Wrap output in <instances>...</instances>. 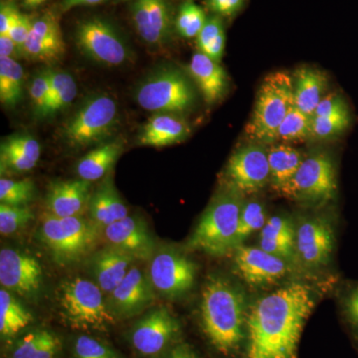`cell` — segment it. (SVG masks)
Returning a JSON list of instances; mask_svg holds the SVG:
<instances>
[{
	"mask_svg": "<svg viewBox=\"0 0 358 358\" xmlns=\"http://www.w3.org/2000/svg\"><path fill=\"white\" fill-rule=\"evenodd\" d=\"M280 192L289 199L308 204H324L331 201L336 192L333 160L324 152L303 159L294 178Z\"/></svg>",
	"mask_w": 358,
	"mask_h": 358,
	"instance_id": "obj_9",
	"label": "cell"
},
{
	"mask_svg": "<svg viewBox=\"0 0 358 358\" xmlns=\"http://www.w3.org/2000/svg\"><path fill=\"white\" fill-rule=\"evenodd\" d=\"M58 350V339L49 331H43V338L36 358H54Z\"/></svg>",
	"mask_w": 358,
	"mask_h": 358,
	"instance_id": "obj_50",
	"label": "cell"
},
{
	"mask_svg": "<svg viewBox=\"0 0 358 358\" xmlns=\"http://www.w3.org/2000/svg\"><path fill=\"white\" fill-rule=\"evenodd\" d=\"M0 148L22 155L38 164L41 148L38 141L29 134H14L1 141Z\"/></svg>",
	"mask_w": 358,
	"mask_h": 358,
	"instance_id": "obj_39",
	"label": "cell"
},
{
	"mask_svg": "<svg viewBox=\"0 0 358 358\" xmlns=\"http://www.w3.org/2000/svg\"><path fill=\"white\" fill-rule=\"evenodd\" d=\"M155 292L148 275L133 266L119 286L108 296V305L110 312L119 317H134L154 303Z\"/></svg>",
	"mask_w": 358,
	"mask_h": 358,
	"instance_id": "obj_18",
	"label": "cell"
},
{
	"mask_svg": "<svg viewBox=\"0 0 358 358\" xmlns=\"http://www.w3.org/2000/svg\"><path fill=\"white\" fill-rule=\"evenodd\" d=\"M92 182L82 178L50 183L46 196L49 214L58 218L80 217L88 211Z\"/></svg>",
	"mask_w": 358,
	"mask_h": 358,
	"instance_id": "obj_20",
	"label": "cell"
},
{
	"mask_svg": "<svg viewBox=\"0 0 358 358\" xmlns=\"http://www.w3.org/2000/svg\"><path fill=\"white\" fill-rule=\"evenodd\" d=\"M164 358H199L196 352L188 343H181L169 350Z\"/></svg>",
	"mask_w": 358,
	"mask_h": 358,
	"instance_id": "obj_52",
	"label": "cell"
},
{
	"mask_svg": "<svg viewBox=\"0 0 358 358\" xmlns=\"http://www.w3.org/2000/svg\"><path fill=\"white\" fill-rule=\"evenodd\" d=\"M206 20L203 9L192 0H188L180 6L176 16V31L185 38H197Z\"/></svg>",
	"mask_w": 358,
	"mask_h": 358,
	"instance_id": "obj_34",
	"label": "cell"
},
{
	"mask_svg": "<svg viewBox=\"0 0 358 358\" xmlns=\"http://www.w3.org/2000/svg\"><path fill=\"white\" fill-rule=\"evenodd\" d=\"M43 272L34 257L15 249L0 251V284L10 293L26 299L39 294Z\"/></svg>",
	"mask_w": 358,
	"mask_h": 358,
	"instance_id": "obj_12",
	"label": "cell"
},
{
	"mask_svg": "<svg viewBox=\"0 0 358 358\" xmlns=\"http://www.w3.org/2000/svg\"><path fill=\"white\" fill-rule=\"evenodd\" d=\"M270 180L278 192H281L301 166L303 155L288 143L274 145L268 152Z\"/></svg>",
	"mask_w": 358,
	"mask_h": 358,
	"instance_id": "obj_28",
	"label": "cell"
},
{
	"mask_svg": "<svg viewBox=\"0 0 358 358\" xmlns=\"http://www.w3.org/2000/svg\"><path fill=\"white\" fill-rule=\"evenodd\" d=\"M294 106V79L286 72L271 73L264 79L247 131L263 143L277 140L278 131Z\"/></svg>",
	"mask_w": 358,
	"mask_h": 358,
	"instance_id": "obj_5",
	"label": "cell"
},
{
	"mask_svg": "<svg viewBox=\"0 0 358 358\" xmlns=\"http://www.w3.org/2000/svg\"><path fill=\"white\" fill-rule=\"evenodd\" d=\"M133 20L136 32L143 41L160 45L171 32V9L167 0H134Z\"/></svg>",
	"mask_w": 358,
	"mask_h": 358,
	"instance_id": "obj_21",
	"label": "cell"
},
{
	"mask_svg": "<svg viewBox=\"0 0 358 358\" xmlns=\"http://www.w3.org/2000/svg\"><path fill=\"white\" fill-rule=\"evenodd\" d=\"M24 71L13 58L0 56V101L6 107L13 108L22 101Z\"/></svg>",
	"mask_w": 358,
	"mask_h": 358,
	"instance_id": "obj_29",
	"label": "cell"
},
{
	"mask_svg": "<svg viewBox=\"0 0 358 358\" xmlns=\"http://www.w3.org/2000/svg\"><path fill=\"white\" fill-rule=\"evenodd\" d=\"M196 274L195 263L178 250L162 248L150 259V282L155 291L169 300H176L189 293Z\"/></svg>",
	"mask_w": 358,
	"mask_h": 358,
	"instance_id": "obj_10",
	"label": "cell"
},
{
	"mask_svg": "<svg viewBox=\"0 0 358 358\" xmlns=\"http://www.w3.org/2000/svg\"><path fill=\"white\" fill-rule=\"evenodd\" d=\"M100 229L83 216L58 218L47 213L40 236L54 261L66 266L81 261L95 248Z\"/></svg>",
	"mask_w": 358,
	"mask_h": 358,
	"instance_id": "obj_4",
	"label": "cell"
},
{
	"mask_svg": "<svg viewBox=\"0 0 358 358\" xmlns=\"http://www.w3.org/2000/svg\"><path fill=\"white\" fill-rule=\"evenodd\" d=\"M46 1H48V0H23V4H24L26 8L35 9L41 6Z\"/></svg>",
	"mask_w": 358,
	"mask_h": 358,
	"instance_id": "obj_54",
	"label": "cell"
},
{
	"mask_svg": "<svg viewBox=\"0 0 358 358\" xmlns=\"http://www.w3.org/2000/svg\"><path fill=\"white\" fill-rule=\"evenodd\" d=\"M136 100L148 112L176 115L192 109L195 92L192 82L182 72L173 68H162L140 85L136 92Z\"/></svg>",
	"mask_w": 358,
	"mask_h": 358,
	"instance_id": "obj_8",
	"label": "cell"
},
{
	"mask_svg": "<svg viewBox=\"0 0 358 358\" xmlns=\"http://www.w3.org/2000/svg\"><path fill=\"white\" fill-rule=\"evenodd\" d=\"M74 358H120L117 353L98 339L81 336L74 343Z\"/></svg>",
	"mask_w": 358,
	"mask_h": 358,
	"instance_id": "obj_40",
	"label": "cell"
},
{
	"mask_svg": "<svg viewBox=\"0 0 358 358\" xmlns=\"http://www.w3.org/2000/svg\"><path fill=\"white\" fill-rule=\"evenodd\" d=\"M343 313H345L348 324L358 334V286L355 287L346 294L343 303Z\"/></svg>",
	"mask_w": 358,
	"mask_h": 358,
	"instance_id": "obj_47",
	"label": "cell"
},
{
	"mask_svg": "<svg viewBox=\"0 0 358 358\" xmlns=\"http://www.w3.org/2000/svg\"><path fill=\"white\" fill-rule=\"evenodd\" d=\"M224 34L225 31H224L223 23L218 16L207 18L206 23L196 38L199 51L206 53L212 45Z\"/></svg>",
	"mask_w": 358,
	"mask_h": 358,
	"instance_id": "obj_42",
	"label": "cell"
},
{
	"mask_svg": "<svg viewBox=\"0 0 358 358\" xmlns=\"http://www.w3.org/2000/svg\"><path fill=\"white\" fill-rule=\"evenodd\" d=\"M315 307V294L300 282L258 299L247 317L246 358L298 357L301 331Z\"/></svg>",
	"mask_w": 358,
	"mask_h": 358,
	"instance_id": "obj_1",
	"label": "cell"
},
{
	"mask_svg": "<svg viewBox=\"0 0 358 358\" xmlns=\"http://www.w3.org/2000/svg\"><path fill=\"white\" fill-rule=\"evenodd\" d=\"M51 70H42L32 78L29 87L30 100L37 117L44 119L50 91Z\"/></svg>",
	"mask_w": 358,
	"mask_h": 358,
	"instance_id": "obj_38",
	"label": "cell"
},
{
	"mask_svg": "<svg viewBox=\"0 0 358 358\" xmlns=\"http://www.w3.org/2000/svg\"><path fill=\"white\" fill-rule=\"evenodd\" d=\"M246 296L234 282L212 275L205 282L200 301V320L209 343L217 352L229 355L240 350L247 338Z\"/></svg>",
	"mask_w": 358,
	"mask_h": 358,
	"instance_id": "obj_2",
	"label": "cell"
},
{
	"mask_svg": "<svg viewBox=\"0 0 358 358\" xmlns=\"http://www.w3.org/2000/svg\"><path fill=\"white\" fill-rule=\"evenodd\" d=\"M241 193L231 189L213 200L193 231L188 248L212 257L234 253L238 226L243 208Z\"/></svg>",
	"mask_w": 358,
	"mask_h": 358,
	"instance_id": "obj_3",
	"label": "cell"
},
{
	"mask_svg": "<svg viewBox=\"0 0 358 358\" xmlns=\"http://www.w3.org/2000/svg\"><path fill=\"white\" fill-rule=\"evenodd\" d=\"M103 1H105V0H64L63 7H64L65 10H69L75 6H94V4L101 3Z\"/></svg>",
	"mask_w": 358,
	"mask_h": 358,
	"instance_id": "obj_53",
	"label": "cell"
},
{
	"mask_svg": "<svg viewBox=\"0 0 358 358\" xmlns=\"http://www.w3.org/2000/svg\"><path fill=\"white\" fill-rule=\"evenodd\" d=\"M179 329L178 320L162 306L150 310L134 324L131 343L141 355L154 357L166 350L178 336Z\"/></svg>",
	"mask_w": 358,
	"mask_h": 358,
	"instance_id": "obj_14",
	"label": "cell"
},
{
	"mask_svg": "<svg viewBox=\"0 0 358 358\" xmlns=\"http://www.w3.org/2000/svg\"><path fill=\"white\" fill-rule=\"evenodd\" d=\"M43 338V331H32L20 339L14 348L13 358H36Z\"/></svg>",
	"mask_w": 358,
	"mask_h": 358,
	"instance_id": "obj_44",
	"label": "cell"
},
{
	"mask_svg": "<svg viewBox=\"0 0 358 358\" xmlns=\"http://www.w3.org/2000/svg\"><path fill=\"white\" fill-rule=\"evenodd\" d=\"M188 72L207 103H216L222 98L227 88V76L218 62L199 51L193 54Z\"/></svg>",
	"mask_w": 358,
	"mask_h": 358,
	"instance_id": "obj_25",
	"label": "cell"
},
{
	"mask_svg": "<svg viewBox=\"0 0 358 358\" xmlns=\"http://www.w3.org/2000/svg\"><path fill=\"white\" fill-rule=\"evenodd\" d=\"M32 26L33 21L31 18L25 15V14L20 13L14 21L13 26H11L10 30H9V36L18 45L22 53L23 46H24L30 32H31Z\"/></svg>",
	"mask_w": 358,
	"mask_h": 358,
	"instance_id": "obj_45",
	"label": "cell"
},
{
	"mask_svg": "<svg viewBox=\"0 0 358 358\" xmlns=\"http://www.w3.org/2000/svg\"><path fill=\"white\" fill-rule=\"evenodd\" d=\"M88 212L92 222L101 231L129 216L128 208L110 176H106L102 185L92 193Z\"/></svg>",
	"mask_w": 358,
	"mask_h": 358,
	"instance_id": "obj_23",
	"label": "cell"
},
{
	"mask_svg": "<svg viewBox=\"0 0 358 358\" xmlns=\"http://www.w3.org/2000/svg\"><path fill=\"white\" fill-rule=\"evenodd\" d=\"M36 188L32 179H0V202L11 206H28L34 199Z\"/></svg>",
	"mask_w": 358,
	"mask_h": 358,
	"instance_id": "obj_32",
	"label": "cell"
},
{
	"mask_svg": "<svg viewBox=\"0 0 358 358\" xmlns=\"http://www.w3.org/2000/svg\"><path fill=\"white\" fill-rule=\"evenodd\" d=\"M266 211L260 202L251 201L243 205L241 215H240L239 226H238L236 246L243 245L245 240L256 231L262 230L265 225Z\"/></svg>",
	"mask_w": 358,
	"mask_h": 358,
	"instance_id": "obj_35",
	"label": "cell"
},
{
	"mask_svg": "<svg viewBox=\"0 0 358 358\" xmlns=\"http://www.w3.org/2000/svg\"><path fill=\"white\" fill-rule=\"evenodd\" d=\"M37 162L0 148V169L3 173H24L32 171Z\"/></svg>",
	"mask_w": 358,
	"mask_h": 358,
	"instance_id": "obj_41",
	"label": "cell"
},
{
	"mask_svg": "<svg viewBox=\"0 0 358 358\" xmlns=\"http://www.w3.org/2000/svg\"><path fill=\"white\" fill-rule=\"evenodd\" d=\"M235 271L250 286H272L291 273V264L259 247L241 245L234 251Z\"/></svg>",
	"mask_w": 358,
	"mask_h": 358,
	"instance_id": "obj_13",
	"label": "cell"
},
{
	"mask_svg": "<svg viewBox=\"0 0 358 358\" xmlns=\"http://www.w3.org/2000/svg\"><path fill=\"white\" fill-rule=\"evenodd\" d=\"M75 41L85 56L106 66L124 64L129 58V49L114 26L93 17L77 26Z\"/></svg>",
	"mask_w": 358,
	"mask_h": 358,
	"instance_id": "obj_11",
	"label": "cell"
},
{
	"mask_svg": "<svg viewBox=\"0 0 358 358\" xmlns=\"http://www.w3.org/2000/svg\"><path fill=\"white\" fill-rule=\"evenodd\" d=\"M313 136V117L294 107L289 110L278 131L277 140L303 141Z\"/></svg>",
	"mask_w": 358,
	"mask_h": 358,
	"instance_id": "obj_33",
	"label": "cell"
},
{
	"mask_svg": "<svg viewBox=\"0 0 358 358\" xmlns=\"http://www.w3.org/2000/svg\"><path fill=\"white\" fill-rule=\"evenodd\" d=\"M96 282L76 277L63 282L58 292L61 313L75 329H103L114 322V313Z\"/></svg>",
	"mask_w": 358,
	"mask_h": 358,
	"instance_id": "obj_6",
	"label": "cell"
},
{
	"mask_svg": "<svg viewBox=\"0 0 358 358\" xmlns=\"http://www.w3.org/2000/svg\"><path fill=\"white\" fill-rule=\"evenodd\" d=\"M34 218L28 206H11L0 204V233L2 236H10L26 227Z\"/></svg>",
	"mask_w": 358,
	"mask_h": 358,
	"instance_id": "obj_36",
	"label": "cell"
},
{
	"mask_svg": "<svg viewBox=\"0 0 358 358\" xmlns=\"http://www.w3.org/2000/svg\"><path fill=\"white\" fill-rule=\"evenodd\" d=\"M32 320L31 313L13 293L3 288L0 289V334L3 338L15 336L29 326Z\"/></svg>",
	"mask_w": 358,
	"mask_h": 358,
	"instance_id": "obj_30",
	"label": "cell"
},
{
	"mask_svg": "<svg viewBox=\"0 0 358 358\" xmlns=\"http://www.w3.org/2000/svg\"><path fill=\"white\" fill-rule=\"evenodd\" d=\"M20 13L14 4L10 2H2L0 7V35L8 34L11 26Z\"/></svg>",
	"mask_w": 358,
	"mask_h": 358,
	"instance_id": "obj_49",
	"label": "cell"
},
{
	"mask_svg": "<svg viewBox=\"0 0 358 358\" xmlns=\"http://www.w3.org/2000/svg\"><path fill=\"white\" fill-rule=\"evenodd\" d=\"M134 261L133 257L110 246L94 254L91 260L92 271L96 284L103 294L109 296L119 286L133 267Z\"/></svg>",
	"mask_w": 358,
	"mask_h": 358,
	"instance_id": "obj_22",
	"label": "cell"
},
{
	"mask_svg": "<svg viewBox=\"0 0 358 358\" xmlns=\"http://www.w3.org/2000/svg\"><path fill=\"white\" fill-rule=\"evenodd\" d=\"M65 53V43L57 16L47 13L33 21L31 32L23 46V56L33 61L53 63Z\"/></svg>",
	"mask_w": 358,
	"mask_h": 358,
	"instance_id": "obj_19",
	"label": "cell"
},
{
	"mask_svg": "<svg viewBox=\"0 0 358 358\" xmlns=\"http://www.w3.org/2000/svg\"><path fill=\"white\" fill-rule=\"evenodd\" d=\"M334 247L331 224L320 217L301 221L296 231V263L308 270L326 267Z\"/></svg>",
	"mask_w": 358,
	"mask_h": 358,
	"instance_id": "obj_15",
	"label": "cell"
},
{
	"mask_svg": "<svg viewBox=\"0 0 358 358\" xmlns=\"http://www.w3.org/2000/svg\"><path fill=\"white\" fill-rule=\"evenodd\" d=\"M77 93L76 82L69 73L51 70L50 91H49L48 106L45 112L44 119L53 117L61 110L69 107L76 98Z\"/></svg>",
	"mask_w": 358,
	"mask_h": 358,
	"instance_id": "obj_31",
	"label": "cell"
},
{
	"mask_svg": "<svg viewBox=\"0 0 358 358\" xmlns=\"http://www.w3.org/2000/svg\"><path fill=\"white\" fill-rule=\"evenodd\" d=\"M296 231L291 219L282 216H273L264 225L260 237L296 238Z\"/></svg>",
	"mask_w": 358,
	"mask_h": 358,
	"instance_id": "obj_43",
	"label": "cell"
},
{
	"mask_svg": "<svg viewBox=\"0 0 358 358\" xmlns=\"http://www.w3.org/2000/svg\"><path fill=\"white\" fill-rule=\"evenodd\" d=\"M345 110H348V107L343 98L336 94H331L322 99L313 117H326Z\"/></svg>",
	"mask_w": 358,
	"mask_h": 358,
	"instance_id": "obj_46",
	"label": "cell"
},
{
	"mask_svg": "<svg viewBox=\"0 0 358 358\" xmlns=\"http://www.w3.org/2000/svg\"><path fill=\"white\" fill-rule=\"evenodd\" d=\"M117 115L114 99L106 95L91 96L65 122L61 136L75 148L103 143L114 133Z\"/></svg>",
	"mask_w": 358,
	"mask_h": 358,
	"instance_id": "obj_7",
	"label": "cell"
},
{
	"mask_svg": "<svg viewBox=\"0 0 358 358\" xmlns=\"http://www.w3.org/2000/svg\"><path fill=\"white\" fill-rule=\"evenodd\" d=\"M247 0H207V6L214 13L221 16H232L243 8Z\"/></svg>",
	"mask_w": 358,
	"mask_h": 358,
	"instance_id": "obj_48",
	"label": "cell"
},
{
	"mask_svg": "<svg viewBox=\"0 0 358 358\" xmlns=\"http://www.w3.org/2000/svg\"><path fill=\"white\" fill-rule=\"evenodd\" d=\"M226 176L232 189L241 194H252L267 185L270 179L268 154L262 147L250 145L231 157Z\"/></svg>",
	"mask_w": 358,
	"mask_h": 358,
	"instance_id": "obj_16",
	"label": "cell"
},
{
	"mask_svg": "<svg viewBox=\"0 0 358 358\" xmlns=\"http://www.w3.org/2000/svg\"><path fill=\"white\" fill-rule=\"evenodd\" d=\"M348 124V109L326 117H313V136L317 138H329L345 131Z\"/></svg>",
	"mask_w": 358,
	"mask_h": 358,
	"instance_id": "obj_37",
	"label": "cell"
},
{
	"mask_svg": "<svg viewBox=\"0 0 358 358\" xmlns=\"http://www.w3.org/2000/svg\"><path fill=\"white\" fill-rule=\"evenodd\" d=\"M108 246L121 250L134 260H150L155 253V243L147 223L136 216L110 224L103 230Z\"/></svg>",
	"mask_w": 358,
	"mask_h": 358,
	"instance_id": "obj_17",
	"label": "cell"
},
{
	"mask_svg": "<svg viewBox=\"0 0 358 358\" xmlns=\"http://www.w3.org/2000/svg\"><path fill=\"white\" fill-rule=\"evenodd\" d=\"M327 87V79L324 73L313 68H301L294 79V107L313 117Z\"/></svg>",
	"mask_w": 358,
	"mask_h": 358,
	"instance_id": "obj_27",
	"label": "cell"
},
{
	"mask_svg": "<svg viewBox=\"0 0 358 358\" xmlns=\"http://www.w3.org/2000/svg\"><path fill=\"white\" fill-rule=\"evenodd\" d=\"M0 56L15 59L22 57L23 53L11 37L6 34L0 35Z\"/></svg>",
	"mask_w": 358,
	"mask_h": 358,
	"instance_id": "obj_51",
	"label": "cell"
},
{
	"mask_svg": "<svg viewBox=\"0 0 358 358\" xmlns=\"http://www.w3.org/2000/svg\"><path fill=\"white\" fill-rule=\"evenodd\" d=\"M122 152V141H110L100 143L78 162L79 178L94 182L109 176Z\"/></svg>",
	"mask_w": 358,
	"mask_h": 358,
	"instance_id": "obj_26",
	"label": "cell"
},
{
	"mask_svg": "<svg viewBox=\"0 0 358 358\" xmlns=\"http://www.w3.org/2000/svg\"><path fill=\"white\" fill-rule=\"evenodd\" d=\"M190 128L174 114L159 113L148 120L138 134V143L147 147L162 148L185 141Z\"/></svg>",
	"mask_w": 358,
	"mask_h": 358,
	"instance_id": "obj_24",
	"label": "cell"
}]
</instances>
